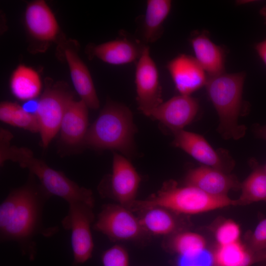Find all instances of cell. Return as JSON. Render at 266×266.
<instances>
[{"label":"cell","mask_w":266,"mask_h":266,"mask_svg":"<svg viewBox=\"0 0 266 266\" xmlns=\"http://www.w3.org/2000/svg\"><path fill=\"white\" fill-rule=\"evenodd\" d=\"M52 196L30 173L26 183L11 190L0 203V243L15 242L23 256L34 261L37 253L36 236L48 238L59 231L58 226L49 227L43 223L44 207Z\"/></svg>","instance_id":"cell-1"},{"label":"cell","mask_w":266,"mask_h":266,"mask_svg":"<svg viewBox=\"0 0 266 266\" xmlns=\"http://www.w3.org/2000/svg\"><path fill=\"white\" fill-rule=\"evenodd\" d=\"M12 137L8 131L0 129V164L6 161L17 163L27 168L36 177L40 184L50 195L60 197L67 203L84 201L94 205V199L91 190L81 187L68 178L63 172L48 166L44 161L34 156L28 148L11 145Z\"/></svg>","instance_id":"cell-2"},{"label":"cell","mask_w":266,"mask_h":266,"mask_svg":"<svg viewBox=\"0 0 266 266\" xmlns=\"http://www.w3.org/2000/svg\"><path fill=\"white\" fill-rule=\"evenodd\" d=\"M231 205H235V200L228 196L211 195L192 186H178L176 182L170 180L166 182L159 191L148 198L136 200L128 208L133 212H140L158 206L175 214L193 215Z\"/></svg>","instance_id":"cell-3"},{"label":"cell","mask_w":266,"mask_h":266,"mask_svg":"<svg viewBox=\"0 0 266 266\" xmlns=\"http://www.w3.org/2000/svg\"><path fill=\"white\" fill-rule=\"evenodd\" d=\"M136 128L131 110L120 103L108 101L88 128L82 144L96 149L132 153Z\"/></svg>","instance_id":"cell-4"},{"label":"cell","mask_w":266,"mask_h":266,"mask_svg":"<svg viewBox=\"0 0 266 266\" xmlns=\"http://www.w3.org/2000/svg\"><path fill=\"white\" fill-rule=\"evenodd\" d=\"M244 78L243 73L224 72L208 76L205 85L219 116V132L225 139L237 140L245 133V127L238 123Z\"/></svg>","instance_id":"cell-5"},{"label":"cell","mask_w":266,"mask_h":266,"mask_svg":"<svg viewBox=\"0 0 266 266\" xmlns=\"http://www.w3.org/2000/svg\"><path fill=\"white\" fill-rule=\"evenodd\" d=\"M67 215L61 221L63 228L71 231L72 266H81L92 257L94 243L91 226L95 219L94 205L84 201L68 203Z\"/></svg>","instance_id":"cell-6"},{"label":"cell","mask_w":266,"mask_h":266,"mask_svg":"<svg viewBox=\"0 0 266 266\" xmlns=\"http://www.w3.org/2000/svg\"><path fill=\"white\" fill-rule=\"evenodd\" d=\"M73 99L64 87L55 85L47 86L38 100L34 115L44 148L47 147L60 131L63 116Z\"/></svg>","instance_id":"cell-7"},{"label":"cell","mask_w":266,"mask_h":266,"mask_svg":"<svg viewBox=\"0 0 266 266\" xmlns=\"http://www.w3.org/2000/svg\"><path fill=\"white\" fill-rule=\"evenodd\" d=\"M92 227L113 241L135 240L145 233L138 217L119 203L103 205Z\"/></svg>","instance_id":"cell-8"},{"label":"cell","mask_w":266,"mask_h":266,"mask_svg":"<svg viewBox=\"0 0 266 266\" xmlns=\"http://www.w3.org/2000/svg\"><path fill=\"white\" fill-rule=\"evenodd\" d=\"M141 177L131 162L114 152L111 174L100 186V192L129 207L135 200Z\"/></svg>","instance_id":"cell-9"},{"label":"cell","mask_w":266,"mask_h":266,"mask_svg":"<svg viewBox=\"0 0 266 266\" xmlns=\"http://www.w3.org/2000/svg\"><path fill=\"white\" fill-rule=\"evenodd\" d=\"M135 84L138 109L145 115L162 103V88L157 65L146 45L136 61Z\"/></svg>","instance_id":"cell-10"},{"label":"cell","mask_w":266,"mask_h":266,"mask_svg":"<svg viewBox=\"0 0 266 266\" xmlns=\"http://www.w3.org/2000/svg\"><path fill=\"white\" fill-rule=\"evenodd\" d=\"M172 133L173 144L205 166L226 173L232 167V160L228 158V155L214 150L201 135L184 130Z\"/></svg>","instance_id":"cell-11"},{"label":"cell","mask_w":266,"mask_h":266,"mask_svg":"<svg viewBox=\"0 0 266 266\" xmlns=\"http://www.w3.org/2000/svg\"><path fill=\"white\" fill-rule=\"evenodd\" d=\"M199 107L196 99L180 95L163 102L147 116L159 121L173 132L183 130L189 125L195 118Z\"/></svg>","instance_id":"cell-12"},{"label":"cell","mask_w":266,"mask_h":266,"mask_svg":"<svg viewBox=\"0 0 266 266\" xmlns=\"http://www.w3.org/2000/svg\"><path fill=\"white\" fill-rule=\"evenodd\" d=\"M166 68L180 95H191L205 85L206 73L196 58L180 54L168 62Z\"/></svg>","instance_id":"cell-13"},{"label":"cell","mask_w":266,"mask_h":266,"mask_svg":"<svg viewBox=\"0 0 266 266\" xmlns=\"http://www.w3.org/2000/svg\"><path fill=\"white\" fill-rule=\"evenodd\" d=\"M186 183L216 196H227L231 190L239 186L234 177L205 166L190 170L186 176Z\"/></svg>","instance_id":"cell-14"},{"label":"cell","mask_w":266,"mask_h":266,"mask_svg":"<svg viewBox=\"0 0 266 266\" xmlns=\"http://www.w3.org/2000/svg\"><path fill=\"white\" fill-rule=\"evenodd\" d=\"M146 45L136 40L119 38L93 46L91 53L105 63L122 65L137 61Z\"/></svg>","instance_id":"cell-15"},{"label":"cell","mask_w":266,"mask_h":266,"mask_svg":"<svg viewBox=\"0 0 266 266\" xmlns=\"http://www.w3.org/2000/svg\"><path fill=\"white\" fill-rule=\"evenodd\" d=\"M25 19L30 33L38 40H52L58 33L57 20L50 7L43 0H36L28 5Z\"/></svg>","instance_id":"cell-16"},{"label":"cell","mask_w":266,"mask_h":266,"mask_svg":"<svg viewBox=\"0 0 266 266\" xmlns=\"http://www.w3.org/2000/svg\"><path fill=\"white\" fill-rule=\"evenodd\" d=\"M65 56L69 67L72 84L81 98V100L89 108H99V100L88 67L76 51L71 48L65 49Z\"/></svg>","instance_id":"cell-17"},{"label":"cell","mask_w":266,"mask_h":266,"mask_svg":"<svg viewBox=\"0 0 266 266\" xmlns=\"http://www.w3.org/2000/svg\"><path fill=\"white\" fill-rule=\"evenodd\" d=\"M88 108L82 100L73 99L68 104L60 128L61 138L66 144H82L88 130Z\"/></svg>","instance_id":"cell-18"},{"label":"cell","mask_w":266,"mask_h":266,"mask_svg":"<svg viewBox=\"0 0 266 266\" xmlns=\"http://www.w3.org/2000/svg\"><path fill=\"white\" fill-rule=\"evenodd\" d=\"M195 58L208 76L224 72V52L204 33H198L190 39Z\"/></svg>","instance_id":"cell-19"},{"label":"cell","mask_w":266,"mask_h":266,"mask_svg":"<svg viewBox=\"0 0 266 266\" xmlns=\"http://www.w3.org/2000/svg\"><path fill=\"white\" fill-rule=\"evenodd\" d=\"M138 217L145 233L157 236H171L178 232L175 213L161 207H152L140 211Z\"/></svg>","instance_id":"cell-20"},{"label":"cell","mask_w":266,"mask_h":266,"mask_svg":"<svg viewBox=\"0 0 266 266\" xmlns=\"http://www.w3.org/2000/svg\"><path fill=\"white\" fill-rule=\"evenodd\" d=\"M170 0H147L142 26L145 43L157 41L163 33V25L171 8Z\"/></svg>","instance_id":"cell-21"},{"label":"cell","mask_w":266,"mask_h":266,"mask_svg":"<svg viewBox=\"0 0 266 266\" xmlns=\"http://www.w3.org/2000/svg\"><path fill=\"white\" fill-rule=\"evenodd\" d=\"M212 254V266H250L261 261L260 255L240 240L218 245Z\"/></svg>","instance_id":"cell-22"},{"label":"cell","mask_w":266,"mask_h":266,"mask_svg":"<svg viewBox=\"0 0 266 266\" xmlns=\"http://www.w3.org/2000/svg\"><path fill=\"white\" fill-rule=\"evenodd\" d=\"M10 88L12 94L17 99L24 101L31 100L40 93L41 80L34 69L21 65L15 69L11 75Z\"/></svg>","instance_id":"cell-23"},{"label":"cell","mask_w":266,"mask_h":266,"mask_svg":"<svg viewBox=\"0 0 266 266\" xmlns=\"http://www.w3.org/2000/svg\"><path fill=\"white\" fill-rule=\"evenodd\" d=\"M253 170L240 185L241 193L235 200L236 204H249L255 202H266V171L255 160L251 161Z\"/></svg>","instance_id":"cell-24"},{"label":"cell","mask_w":266,"mask_h":266,"mask_svg":"<svg viewBox=\"0 0 266 266\" xmlns=\"http://www.w3.org/2000/svg\"><path fill=\"white\" fill-rule=\"evenodd\" d=\"M171 236L168 241V248L178 257L193 258L206 249L205 239L198 233L180 231Z\"/></svg>","instance_id":"cell-25"},{"label":"cell","mask_w":266,"mask_h":266,"mask_svg":"<svg viewBox=\"0 0 266 266\" xmlns=\"http://www.w3.org/2000/svg\"><path fill=\"white\" fill-rule=\"evenodd\" d=\"M0 119L5 123L32 133L39 132L35 115L16 103L2 102L0 105Z\"/></svg>","instance_id":"cell-26"},{"label":"cell","mask_w":266,"mask_h":266,"mask_svg":"<svg viewBox=\"0 0 266 266\" xmlns=\"http://www.w3.org/2000/svg\"><path fill=\"white\" fill-rule=\"evenodd\" d=\"M240 228L234 221L227 220L218 226L215 231L218 245H225L240 240Z\"/></svg>","instance_id":"cell-27"},{"label":"cell","mask_w":266,"mask_h":266,"mask_svg":"<svg viewBox=\"0 0 266 266\" xmlns=\"http://www.w3.org/2000/svg\"><path fill=\"white\" fill-rule=\"evenodd\" d=\"M103 266H130V258L127 249L116 244L104 251L101 257Z\"/></svg>","instance_id":"cell-28"},{"label":"cell","mask_w":266,"mask_h":266,"mask_svg":"<svg viewBox=\"0 0 266 266\" xmlns=\"http://www.w3.org/2000/svg\"><path fill=\"white\" fill-rule=\"evenodd\" d=\"M249 247L260 253L266 249V218L261 221L249 238Z\"/></svg>","instance_id":"cell-29"},{"label":"cell","mask_w":266,"mask_h":266,"mask_svg":"<svg viewBox=\"0 0 266 266\" xmlns=\"http://www.w3.org/2000/svg\"><path fill=\"white\" fill-rule=\"evenodd\" d=\"M212 253L206 249L192 258L178 257L177 266H212Z\"/></svg>","instance_id":"cell-30"},{"label":"cell","mask_w":266,"mask_h":266,"mask_svg":"<svg viewBox=\"0 0 266 266\" xmlns=\"http://www.w3.org/2000/svg\"><path fill=\"white\" fill-rule=\"evenodd\" d=\"M255 50L266 66V39L257 43L255 45Z\"/></svg>","instance_id":"cell-31"},{"label":"cell","mask_w":266,"mask_h":266,"mask_svg":"<svg viewBox=\"0 0 266 266\" xmlns=\"http://www.w3.org/2000/svg\"><path fill=\"white\" fill-rule=\"evenodd\" d=\"M254 129L257 136L266 140V125L264 126L256 125Z\"/></svg>","instance_id":"cell-32"},{"label":"cell","mask_w":266,"mask_h":266,"mask_svg":"<svg viewBox=\"0 0 266 266\" xmlns=\"http://www.w3.org/2000/svg\"><path fill=\"white\" fill-rule=\"evenodd\" d=\"M260 14L263 18L265 24H266V5L264 6L260 10Z\"/></svg>","instance_id":"cell-33"},{"label":"cell","mask_w":266,"mask_h":266,"mask_svg":"<svg viewBox=\"0 0 266 266\" xmlns=\"http://www.w3.org/2000/svg\"><path fill=\"white\" fill-rule=\"evenodd\" d=\"M262 254L263 255V260H266V249L262 252Z\"/></svg>","instance_id":"cell-34"},{"label":"cell","mask_w":266,"mask_h":266,"mask_svg":"<svg viewBox=\"0 0 266 266\" xmlns=\"http://www.w3.org/2000/svg\"><path fill=\"white\" fill-rule=\"evenodd\" d=\"M265 170H266V166L265 167Z\"/></svg>","instance_id":"cell-35"}]
</instances>
